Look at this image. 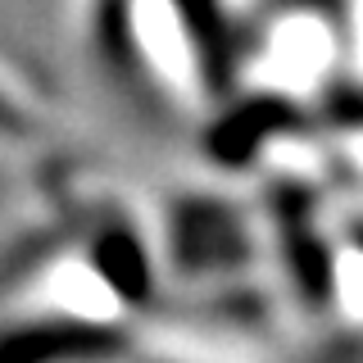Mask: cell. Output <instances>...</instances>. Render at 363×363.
<instances>
[{
	"mask_svg": "<svg viewBox=\"0 0 363 363\" xmlns=\"http://www.w3.org/2000/svg\"><path fill=\"white\" fill-rule=\"evenodd\" d=\"M359 245H363V232H359Z\"/></svg>",
	"mask_w": 363,
	"mask_h": 363,
	"instance_id": "obj_8",
	"label": "cell"
},
{
	"mask_svg": "<svg viewBox=\"0 0 363 363\" xmlns=\"http://www.w3.org/2000/svg\"><path fill=\"white\" fill-rule=\"evenodd\" d=\"M100 41L105 55L118 68H132V23H128V0H105L100 5Z\"/></svg>",
	"mask_w": 363,
	"mask_h": 363,
	"instance_id": "obj_6",
	"label": "cell"
},
{
	"mask_svg": "<svg viewBox=\"0 0 363 363\" xmlns=\"http://www.w3.org/2000/svg\"><path fill=\"white\" fill-rule=\"evenodd\" d=\"M123 350V336L100 323L55 318V323H28L0 336V363H96Z\"/></svg>",
	"mask_w": 363,
	"mask_h": 363,
	"instance_id": "obj_1",
	"label": "cell"
},
{
	"mask_svg": "<svg viewBox=\"0 0 363 363\" xmlns=\"http://www.w3.org/2000/svg\"><path fill=\"white\" fill-rule=\"evenodd\" d=\"M272 213H277V236H281V250H286V268L304 295V304L323 309L336 291V272H332V250L313 232L309 196L300 186H277L272 191Z\"/></svg>",
	"mask_w": 363,
	"mask_h": 363,
	"instance_id": "obj_2",
	"label": "cell"
},
{
	"mask_svg": "<svg viewBox=\"0 0 363 363\" xmlns=\"http://www.w3.org/2000/svg\"><path fill=\"white\" fill-rule=\"evenodd\" d=\"M300 123V113H295V105H286V100H245L241 109H232L227 118H218L209 128V155L218 159V164H250L255 159V150L268 141L272 132H286Z\"/></svg>",
	"mask_w": 363,
	"mask_h": 363,
	"instance_id": "obj_3",
	"label": "cell"
},
{
	"mask_svg": "<svg viewBox=\"0 0 363 363\" xmlns=\"http://www.w3.org/2000/svg\"><path fill=\"white\" fill-rule=\"evenodd\" d=\"M173 5H177L182 23L191 28V41H196L209 91H227L232 86V32H227L218 0H173Z\"/></svg>",
	"mask_w": 363,
	"mask_h": 363,
	"instance_id": "obj_5",
	"label": "cell"
},
{
	"mask_svg": "<svg viewBox=\"0 0 363 363\" xmlns=\"http://www.w3.org/2000/svg\"><path fill=\"white\" fill-rule=\"evenodd\" d=\"M91 264H96V272L109 281V291L118 295V300H128V304L150 300V264H145V250L123 223H109L105 232L96 236Z\"/></svg>",
	"mask_w": 363,
	"mask_h": 363,
	"instance_id": "obj_4",
	"label": "cell"
},
{
	"mask_svg": "<svg viewBox=\"0 0 363 363\" xmlns=\"http://www.w3.org/2000/svg\"><path fill=\"white\" fill-rule=\"evenodd\" d=\"M0 128H5V132H18V128H23V113L9 105L5 96H0Z\"/></svg>",
	"mask_w": 363,
	"mask_h": 363,
	"instance_id": "obj_7",
	"label": "cell"
}]
</instances>
